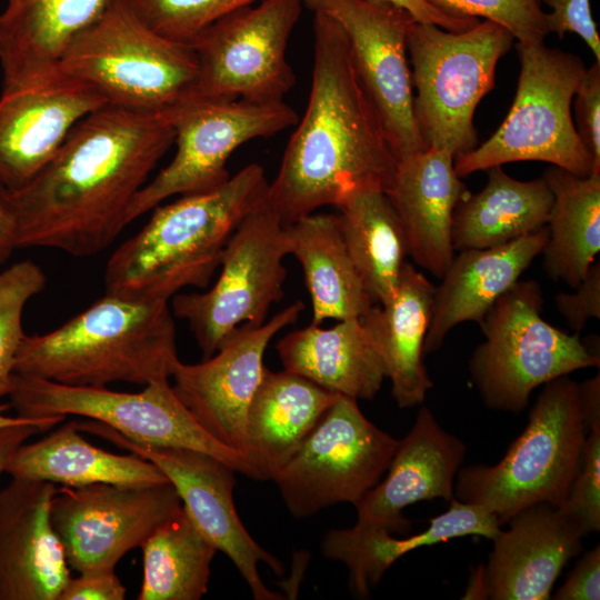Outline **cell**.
<instances>
[{"mask_svg": "<svg viewBox=\"0 0 600 600\" xmlns=\"http://www.w3.org/2000/svg\"><path fill=\"white\" fill-rule=\"evenodd\" d=\"M173 142L172 109L106 104L88 114L48 164L11 191L18 248H50L79 258L107 249Z\"/></svg>", "mask_w": 600, "mask_h": 600, "instance_id": "cell-1", "label": "cell"}, {"mask_svg": "<svg viewBox=\"0 0 600 600\" xmlns=\"http://www.w3.org/2000/svg\"><path fill=\"white\" fill-rule=\"evenodd\" d=\"M313 70L308 104L269 182L266 200L284 226L334 206L351 189L387 190L397 158L330 17L313 12Z\"/></svg>", "mask_w": 600, "mask_h": 600, "instance_id": "cell-2", "label": "cell"}, {"mask_svg": "<svg viewBox=\"0 0 600 600\" xmlns=\"http://www.w3.org/2000/svg\"><path fill=\"white\" fill-rule=\"evenodd\" d=\"M268 186L263 167L250 163L212 190L157 206L108 259L106 292L169 302L184 288L204 289L227 242L266 199Z\"/></svg>", "mask_w": 600, "mask_h": 600, "instance_id": "cell-3", "label": "cell"}, {"mask_svg": "<svg viewBox=\"0 0 600 600\" xmlns=\"http://www.w3.org/2000/svg\"><path fill=\"white\" fill-rule=\"evenodd\" d=\"M179 361L168 301L106 292L60 327L26 334L14 373L70 386H146L170 379Z\"/></svg>", "mask_w": 600, "mask_h": 600, "instance_id": "cell-4", "label": "cell"}, {"mask_svg": "<svg viewBox=\"0 0 600 600\" xmlns=\"http://www.w3.org/2000/svg\"><path fill=\"white\" fill-rule=\"evenodd\" d=\"M528 418L498 463L460 468L454 482L458 501L483 507L501 526L532 504L564 502L588 434L579 382L562 376L543 384Z\"/></svg>", "mask_w": 600, "mask_h": 600, "instance_id": "cell-5", "label": "cell"}, {"mask_svg": "<svg viewBox=\"0 0 600 600\" xmlns=\"http://www.w3.org/2000/svg\"><path fill=\"white\" fill-rule=\"evenodd\" d=\"M57 71L90 83L108 104L164 111L193 98L198 61L190 43L159 34L114 0L74 37Z\"/></svg>", "mask_w": 600, "mask_h": 600, "instance_id": "cell-6", "label": "cell"}, {"mask_svg": "<svg viewBox=\"0 0 600 600\" xmlns=\"http://www.w3.org/2000/svg\"><path fill=\"white\" fill-rule=\"evenodd\" d=\"M513 39L490 20L460 32L419 21L410 24L413 114L426 149H446L456 158L476 148V108L493 89L497 63Z\"/></svg>", "mask_w": 600, "mask_h": 600, "instance_id": "cell-7", "label": "cell"}, {"mask_svg": "<svg viewBox=\"0 0 600 600\" xmlns=\"http://www.w3.org/2000/svg\"><path fill=\"white\" fill-rule=\"evenodd\" d=\"M543 296L534 280L518 281L480 323L484 340L469 360L471 380L484 404L519 413L540 386L584 368L600 358L578 336L548 323Z\"/></svg>", "mask_w": 600, "mask_h": 600, "instance_id": "cell-8", "label": "cell"}, {"mask_svg": "<svg viewBox=\"0 0 600 600\" xmlns=\"http://www.w3.org/2000/svg\"><path fill=\"white\" fill-rule=\"evenodd\" d=\"M521 70L513 103L480 147L454 158L459 177L514 161H544L577 176L597 174L571 116L582 60L544 43H517Z\"/></svg>", "mask_w": 600, "mask_h": 600, "instance_id": "cell-9", "label": "cell"}, {"mask_svg": "<svg viewBox=\"0 0 600 600\" xmlns=\"http://www.w3.org/2000/svg\"><path fill=\"white\" fill-rule=\"evenodd\" d=\"M8 397L17 416L92 419L140 444L204 452L236 472L257 480L246 456L206 431L181 402L169 379L148 383L139 392H121L107 387L70 386L14 373Z\"/></svg>", "mask_w": 600, "mask_h": 600, "instance_id": "cell-10", "label": "cell"}, {"mask_svg": "<svg viewBox=\"0 0 600 600\" xmlns=\"http://www.w3.org/2000/svg\"><path fill=\"white\" fill-rule=\"evenodd\" d=\"M284 224L264 199L227 242L220 274L207 291L177 293L173 316L187 321L203 359L242 324L260 326L283 297Z\"/></svg>", "mask_w": 600, "mask_h": 600, "instance_id": "cell-11", "label": "cell"}, {"mask_svg": "<svg viewBox=\"0 0 600 600\" xmlns=\"http://www.w3.org/2000/svg\"><path fill=\"white\" fill-rule=\"evenodd\" d=\"M399 440L338 394L272 481L294 518L341 502L356 506L387 471Z\"/></svg>", "mask_w": 600, "mask_h": 600, "instance_id": "cell-12", "label": "cell"}, {"mask_svg": "<svg viewBox=\"0 0 600 600\" xmlns=\"http://www.w3.org/2000/svg\"><path fill=\"white\" fill-rule=\"evenodd\" d=\"M301 0H260L218 19L190 42L198 61L192 99L283 102L296 83L287 46Z\"/></svg>", "mask_w": 600, "mask_h": 600, "instance_id": "cell-13", "label": "cell"}, {"mask_svg": "<svg viewBox=\"0 0 600 600\" xmlns=\"http://www.w3.org/2000/svg\"><path fill=\"white\" fill-rule=\"evenodd\" d=\"M176 154L170 163L134 196L127 226L176 194L212 190L231 176L227 162L243 143L277 134L298 122L284 101L191 99L172 109Z\"/></svg>", "mask_w": 600, "mask_h": 600, "instance_id": "cell-14", "label": "cell"}, {"mask_svg": "<svg viewBox=\"0 0 600 600\" xmlns=\"http://www.w3.org/2000/svg\"><path fill=\"white\" fill-rule=\"evenodd\" d=\"M76 426L81 432L100 437L156 464L174 487L199 531L233 562L253 598L282 599L266 587L259 574V562L266 563L279 577L284 573V567L258 544L240 520L233 502L234 469L197 450L133 442L92 419L76 420Z\"/></svg>", "mask_w": 600, "mask_h": 600, "instance_id": "cell-15", "label": "cell"}, {"mask_svg": "<svg viewBox=\"0 0 600 600\" xmlns=\"http://www.w3.org/2000/svg\"><path fill=\"white\" fill-rule=\"evenodd\" d=\"M182 508L170 482L62 487L50 506L52 528L69 568L78 573L114 570L129 551Z\"/></svg>", "mask_w": 600, "mask_h": 600, "instance_id": "cell-16", "label": "cell"}, {"mask_svg": "<svg viewBox=\"0 0 600 600\" xmlns=\"http://www.w3.org/2000/svg\"><path fill=\"white\" fill-rule=\"evenodd\" d=\"M342 29L357 74L398 159L424 148L413 114L407 33L414 18L377 0H301Z\"/></svg>", "mask_w": 600, "mask_h": 600, "instance_id": "cell-17", "label": "cell"}, {"mask_svg": "<svg viewBox=\"0 0 600 600\" xmlns=\"http://www.w3.org/2000/svg\"><path fill=\"white\" fill-rule=\"evenodd\" d=\"M303 309L296 301L260 326L242 324L211 357L192 364L179 361L173 370V390L194 419L213 438L243 454L247 412L266 367V349Z\"/></svg>", "mask_w": 600, "mask_h": 600, "instance_id": "cell-18", "label": "cell"}, {"mask_svg": "<svg viewBox=\"0 0 600 600\" xmlns=\"http://www.w3.org/2000/svg\"><path fill=\"white\" fill-rule=\"evenodd\" d=\"M108 104L90 83L60 71L0 96V182L10 191L34 178L71 130Z\"/></svg>", "mask_w": 600, "mask_h": 600, "instance_id": "cell-19", "label": "cell"}, {"mask_svg": "<svg viewBox=\"0 0 600 600\" xmlns=\"http://www.w3.org/2000/svg\"><path fill=\"white\" fill-rule=\"evenodd\" d=\"M464 456L466 444L447 432L428 407L421 406L412 428L399 440L387 477L354 506V526L406 534L411 522L403 517L404 508L454 498V482Z\"/></svg>", "mask_w": 600, "mask_h": 600, "instance_id": "cell-20", "label": "cell"}, {"mask_svg": "<svg viewBox=\"0 0 600 600\" xmlns=\"http://www.w3.org/2000/svg\"><path fill=\"white\" fill-rule=\"evenodd\" d=\"M58 490L19 478L0 489V600H59L70 579L50 520Z\"/></svg>", "mask_w": 600, "mask_h": 600, "instance_id": "cell-21", "label": "cell"}, {"mask_svg": "<svg viewBox=\"0 0 600 600\" xmlns=\"http://www.w3.org/2000/svg\"><path fill=\"white\" fill-rule=\"evenodd\" d=\"M492 539L480 564L486 599L547 600L568 561L582 550L581 528L559 507L532 504Z\"/></svg>", "mask_w": 600, "mask_h": 600, "instance_id": "cell-22", "label": "cell"}, {"mask_svg": "<svg viewBox=\"0 0 600 600\" xmlns=\"http://www.w3.org/2000/svg\"><path fill=\"white\" fill-rule=\"evenodd\" d=\"M386 193L402 227L408 254L441 279L454 257L453 213L468 194L454 169V156L427 148L398 159Z\"/></svg>", "mask_w": 600, "mask_h": 600, "instance_id": "cell-23", "label": "cell"}, {"mask_svg": "<svg viewBox=\"0 0 600 600\" xmlns=\"http://www.w3.org/2000/svg\"><path fill=\"white\" fill-rule=\"evenodd\" d=\"M547 239L544 226L510 242L462 250L454 256L434 290L423 353L439 350L447 334L458 324L468 321L480 324L496 301L541 254Z\"/></svg>", "mask_w": 600, "mask_h": 600, "instance_id": "cell-24", "label": "cell"}, {"mask_svg": "<svg viewBox=\"0 0 600 600\" xmlns=\"http://www.w3.org/2000/svg\"><path fill=\"white\" fill-rule=\"evenodd\" d=\"M114 0H8L0 13L2 91L54 74L67 48Z\"/></svg>", "mask_w": 600, "mask_h": 600, "instance_id": "cell-25", "label": "cell"}, {"mask_svg": "<svg viewBox=\"0 0 600 600\" xmlns=\"http://www.w3.org/2000/svg\"><path fill=\"white\" fill-rule=\"evenodd\" d=\"M436 287L412 264L404 263L394 294L373 304L361 322L370 334L391 381L399 408L423 403L433 387L423 363Z\"/></svg>", "mask_w": 600, "mask_h": 600, "instance_id": "cell-26", "label": "cell"}, {"mask_svg": "<svg viewBox=\"0 0 600 600\" xmlns=\"http://www.w3.org/2000/svg\"><path fill=\"white\" fill-rule=\"evenodd\" d=\"M338 394L293 372L264 367L244 429V456L257 480L272 479Z\"/></svg>", "mask_w": 600, "mask_h": 600, "instance_id": "cell-27", "label": "cell"}, {"mask_svg": "<svg viewBox=\"0 0 600 600\" xmlns=\"http://www.w3.org/2000/svg\"><path fill=\"white\" fill-rule=\"evenodd\" d=\"M276 349L283 369L356 400H372L386 369L360 318L339 320L331 328L310 324L281 338Z\"/></svg>", "mask_w": 600, "mask_h": 600, "instance_id": "cell-28", "label": "cell"}, {"mask_svg": "<svg viewBox=\"0 0 600 600\" xmlns=\"http://www.w3.org/2000/svg\"><path fill=\"white\" fill-rule=\"evenodd\" d=\"M449 509L432 518L417 534L396 538L386 530L356 526L328 531L321 542L326 558L341 561L349 569V587L356 596L368 598L384 572L403 554L453 538L478 536L493 539L501 530L497 518L481 506L453 498Z\"/></svg>", "mask_w": 600, "mask_h": 600, "instance_id": "cell-29", "label": "cell"}, {"mask_svg": "<svg viewBox=\"0 0 600 600\" xmlns=\"http://www.w3.org/2000/svg\"><path fill=\"white\" fill-rule=\"evenodd\" d=\"M4 473L63 487L94 483L150 486L169 482L152 462L133 453L118 454L93 446L71 420L47 437L21 444Z\"/></svg>", "mask_w": 600, "mask_h": 600, "instance_id": "cell-30", "label": "cell"}, {"mask_svg": "<svg viewBox=\"0 0 600 600\" xmlns=\"http://www.w3.org/2000/svg\"><path fill=\"white\" fill-rule=\"evenodd\" d=\"M288 253L302 267L312 324L361 318L374 304L347 249L338 216L310 213L284 226Z\"/></svg>", "mask_w": 600, "mask_h": 600, "instance_id": "cell-31", "label": "cell"}, {"mask_svg": "<svg viewBox=\"0 0 600 600\" xmlns=\"http://www.w3.org/2000/svg\"><path fill=\"white\" fill-rule=\"evenodd\" d=\"M486 171L488 180L482 190L468 192L454 210V251L492 248L547 226L553 194L542 177L520 181L501 166Z\"/></svg>", "mask_w": 600, "mask_h": 600, "instance_id": "cell-32", "label": "cell"}, {"mask_svg": "<svg viewBox=\"0 0 600 600\" xmlns=\"http://www.w3.org/2000/svg\"><path fill=\"white\" fill-rule=\"evenodd\" d=\"M349 254L374 303L396 292L404 257V233L386 193L377 184L348 191L336 204Z\"/></svg>", "mask_w": 600, "mask_h": 600, "instance_id": "cell-33", "label": "cell"}, {"mask_svg": "<svg viewBox=\"0 0 600 600\" xmlns=\"http://www.w3.org/2000/svg\"><path fill=\"white\" fill-rule=\"evenodd\" d=\"M542 178L553 194L543 269L574 288L600 250V173L581 177L551 166Z\"/></svg>", "mask_w": 600, "mask_h": 600, "instance_id": "cell-34", "label": "cell"}, {"mask_svg": "<svg viewBox=\"0 0 600 600\" xmlns=\"http://www.w3.org/2000/svg\"><path fill=\"white\" fill-rule=\"evenodd\" d=\"M143 576L138 600H199L208 592L216 547L183 507L141 544Z\"/></svg>", "mask_w": 600, "mask_h": 600, "instance_id": "cell-35", "label": "cell"}, {"mask_svg": "<svg viewBox=\"0 0 600 600\" xmlns=\"http://www.w3.org/2000/svg\"><path fill=\"white\" fill-rule=\"evenodd\" d=\"M44 287L46 276L33 261H18L0 271V399L12 389L16 358L26 337L24 307Z\"/></svg>", "mask_w": 600, "mask_h": 600, "instance_id": "cell-36", "label": "cell"}, {"mask_svg": "<svg viewBox=\"0 0 600 600\" xmlns=\"http://www.w3.org/2000/svg\"><path fill=\"white\" fill-rule=\"evenodd\" d=\"M139 19L159 34L190 43L218 19L258 0H123Z\"/></svg>", "mask_w": 600, "mask_h": 600, "instance_id": "cell-37", "label": "cell"}, {"mask_svg": "<svg viewBox=\"0 0 600 600\" xmlns=\"http://www.w3.org/2000/svg\"><path fill=\"white\" fill-rule=\"evenodd\" d=\"M457 17H482L507 29L518 43H543L548 29L539 0H426Z\"/></svg>", "mask_w": 600, "mask_h": 600, "instance_id": "cell-38", "label": "cell"}, {"mask_svg": "<svg viewBox=\"0 0 600 600\" xmlns=\"http://www.w3.org/2000/svg\"><path fill=\"white\" fill-rule=\"evenodd\" d=\"M559 508L586 536L600 530V428L588 432L579 469Z\"/></svg>", "mask_w": 600, "mask_h": 600, "instance_id": "cell-39", "label": "cell"}, {"mask_svg": "<svg viewBox=\"0 0 600 600\" xmlns=\"http://www.w3.org/2000/svg\"><path fill=\"white\" fill-rule=\"evenodd\" d=\"M576 130L600 172V62L586 69L574 92Z\"/></svg>", "mask_w": 600, "mask_h": 600, "instance_id": "cell-40", "label": "cell"}, {"mask_svg": "<svg viewBox=\"0 0 600 600\" xmlns=\"http://www.w3.org/2000/svg\"><path fill=\"white\" fill-rule=\"evenodd\" d=\"M551 8L546 13L548 33L553 32L560 39L567 32L578 34L600 62V38L591 16L590 0H539Z\"/></svg>", "mask_w": 600, "mask_h": 600, "instance_id": "cell-41", "label": "cell"}, {"mask_svg": "<svg viewBox=\"0 0 600 600\" xmlns=\"http://www.w3.org/2000/svg\"><path fill=\"white\" fill-rule=\"evenodd\" d=\"M573 292H559L554 302L569 328L580 332L586 323L600 318V262H593Z\"/></svg>", "mask_w": 600, "mask_h": 600, "instance_id": "cell-42", "label": "cell"}, {"mask_svg": "<svg viewBox=\"0 0 600 600\" xmlns=\"http://www.w3.org/2000/svg\"><path fill=\"white\" fill-rule=\"evenodd\" d=\"M126 593L114 570L90 571L70 577L59 600H123Z\"/></svg>", "mask_w": 600, "mask_h": 600, "instance_id": "cell-43", "label": "cell"}, {"mask_svg": "<svg viewBox=\"0 0 600 600\" xmlns=\"http://www.w3.org/2000/svg\"><path fill=\"white\" fill-rule=\"evenodd\" d=\"M552 598L556 600L600 599V544L583 554Z\"/></svg>", "mask_w": 600, "mask_h": 600, "instance_id": "cell-44", "label": "cell"}, {"mask_svg": "<svg viewBox=\"0 0 600 600\" xmlns=\"http://www.w3.org/2000/svg\"><path fill=\"white\" fill-rule=\"evenodd\" d=\"M393 3L406 9L416 21L432 23L442 29L460 32L474 27L479 20L472 17L448 14L426 0H377Z\"/></svg>", "mask_w": 600, "mask_h": 600, "instance_id": "cell-45", "label": "cell"}, {"mask_svg": "<svg viewBox=\"0 0 600 600\" xmlns=\"http://www.w3.org/2000/svg\"><path fill=\"white\" fill-rule=\"evenodd\" d=\"M18 248L11 191L0 182V263Z\"/></svg>", "mask_w": 600, "mask_h": 600, "instance_id": "cell-46", "label": "cell"}, {"mask_svg": "<svg viewBox=\"0 0 600 600\" xmlns=\"http://www.w3.org/2000/svg\"><path fill=\"white\" fill-rule=\"evenodd\" d=\"M38 432H42L41 428L32 423L0 427V476L17 449Z\"/></svg>", "mask_w": 600, "mask_h": 600, "instance_id": "cell-47", "label": "cell"}, {"mask_svg": "<svg viewBox=\"0 0 600 600\" xmlns=\"http://www.w3.org/2000/svg\"><path fill=\"white\" fill-rule=\"evenodd\" d=\"M580 406L588 432L600 428V374L579 382Z\"/></svg>", "mask_w": 600, "mask_h": 600, "instance_id": "cell-48", "label": "cell"}, {"mask_svg": "<svg viewBox=\"0 0 600 600\" xmlns=\"http://www.w3.org/2000/svg\"><path fill=\"white\" fill-rule=\"evenodd\" d=\"M10 408V403H0V427L19 424V423H32L41 428L42 432L50 428L58 426L64 420L63 416H48L41 418H24L20 416L11 417L7 416L6 411Z\"/></svg>", "mask_w": 600, "mask_h": 600, "instance_id": "cell-49", "label": "cell"}]
</instances>
